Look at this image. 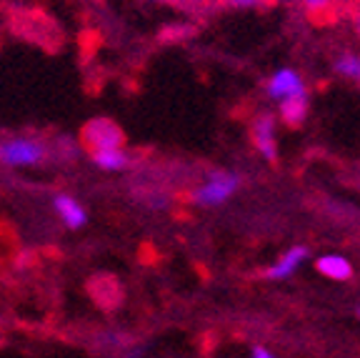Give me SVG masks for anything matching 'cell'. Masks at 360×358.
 Returning a JSON list of instances; mask_svg holds the SVG:
<instances>
[{
  "instance_id": "8992f818",
  "label": "cell",
  "mask_w": 360,
  "mask_h": 358,
  "mask_svg": "<svg viewBox=\"0 0 360 358\" xmlns=\"http://www.w3.org/2000/svg\"><path fill=\"white\" fill-rule=\"evenodd\" d=\"M53 211H56V216L60 218V223L70 230H80L88 226V211H85L83 203L75 196H70V193H58V196L53 198Z\"/></svg>"
},
{
  "instance_id": "30bf717a",
  "label": "cell",
  "mask_w": 360,
  "mask_h": 358,
  "mask_svg": "<svg viewBox=\"0 0 360 358\" xmlns=\"http://www.w3.org/2000/svg\"><path fill=\"white\" fill-rule=\"evenodd\" d=\"M308 95H300V98H290V101L278 103V118H281L285 125H300L308 118Z\"/></svg>"
},
{
  "instance_id": "7a4b0ae2",
  "label": "cell",
  "mask_w": 360,
  "mask_h": 358,
  "mask_svg": "<svg viewBox=\"0 0 360 358\" xmlns=\"http://www.w3.org/2000/svg\"><path fill=\"white\" fill-rule=\"evenodd\" d=\"M45 156H48L45 143L30 135L0 140V166L6 168H35L45 161Z\"/></svg>"
},
{
  "instance_id": "52a82bcc",
  "label": "cell",
  "mask_w": 360,
  "mask_h": 358,
  "mask_svg": "<svg viewBox=\"0 0 360 358\" xmlns=\"http://www.w3.org/2000/svg\"><path fill=\"white\" fill-rule=\"evenodd\" d=\"M305 258H308V248H305V246L288 248L285 253H281V256H278V261H273V264L265 268V276H268L270 280L290 278V276H295V271L305 264Z\"/></svg>"
},
{
  "instance_id": "ba28073f",
  "label": "cell",
  "mask_w": 360,
  "mask_h": 358,
  "mask_svg": "<svg viewBox=\"0 0 360 358\" xmlns=\"http://www.w3.org/2000/svg\"><path fill=\"white\" fill-rule=\"evenodd\" d=\"M315 268H318V273L330 280H350V276H353V264L345 256H340V253L321 256L315 261Z\"/></svg>"
},
{
  "instance_id": "2e32d148",
  "label": "cell",
  "mask_w": 360,
  "mask_h": 358,
  "mask_svg": "<svg viewBox=\"0 0 360 358\" xmlns=\"http://www.w3.org/2000/svg\"><path fill=\"white\" fill-rule=\"evenodd\" d=\"M353 20H355V30H358V35H360V8L355 11V18H353Z\"/></svg>"
},
{
  "instance_id": "8fae6325",
  "label": "cell",
  "mask_w": 360,
  "mask_h": 358,
  "mask_svg": "<svg viewBox=\"0 0 360 358\" xmlns=\"http://www.w3.org/2000/svg\"><path fill=\"white\" fill-rule=\"evenodd\" d=\"M348 0H295V6L310 18H330L335 16Z\"/></svg>"
},
{
  "instance_id": "e0dca14e",
  "label": "cell",
  "mask_w": 360,
  "mask_h": 358,
  "mask_svg": "<svg viewBox=\"0 0 360 358\" xmlns=\"http://www.w3.org/2000/svg\"><path fill=\"white\" fill-rule=\"evenodd\" d=\"M358 316H360V311H358Z\"/></svg>"
},
{
  "instance_id": "5bb4252c",
  "label": "cell",
  "mask_w": 360,
  "mask_h": 358,
  "mask_svg": "<svg viewBox=\"0 0 360 358\" xmlns=\"http://www.w3.org/2000/svg\"><path fill=\"white\" fill-rule=\"evenodd\" d=\"M250 358H278L276 353L270 351V348H265V346H255L253 351H250Z\"/></svg>"
},
{
  "instance_id": "277c9868",
  "label": "cell",
  "mask_w": 360,
  "mask_h": 358,
  "mask_svg": "<svg viewBox=\"0 0 360 358\" xmlns=\"http://www.w3.org/2000/svg\"><path fill=\"white\" fill-rule=\"evenodd\" d=\"M265 93H268L270 101L283 103V101H290V98L308 95V85H305V78L295 68H281V70H276V73L268 78Z\"/></svg>"
},
{
  "instance_id": "9c48e42d",
  "label": "cell",
  "mask_w": 360,
  "mask_h": 358,
  "mask_svg": "<svg viewBox=\"0 0 360 358\" xmlns=\"http://www.w3.org/2000/svg\"><path fill=\"white\" fill-rule=\"evenodd\" d=\"M90 161L93 166L105 173H120V171L130 168V153L123 148H108V151H96L90 153Z\"/></svg>"
},
{
  "instance_id": "4fadbf2b",
  "label": "cell",
  "mask_w": 360,
  "mask_h": 358,
  "mask_svg": "<svg viewBox=\"0 0 360 358\" xmlns=\"http://www.w3.org/2000/svg\"><path fill=\"white\" fill-rule=\"evenodd\" d=\"M202 6H220V8H263L273 0H195Z\"/></svg>"
},
{
  "instance_id": "9a60e30c",
  "label": "cell",
  "mask_w": 360,
  "mask_h": 358,
  "mask_svg": "<svg viewBox=\"0 0 360 358\" xmlns=\"http://www.w3.org/2000/svg\"><path fill=\"white\" fill-rule=\"evenodd\" d=\"M150 3H175V6H186V3H193V0H150Z\"/></svg>"
},
{
  "instance_id": "3957f363",
  "label": "cell",
  "mask_w": 360,
  "mask_h": 358,
  "mask_svg": "<svg viewBox=\"0 0 360 358\" xmlns=\"http://www.w3.org/2000/svg\"><path fill=\"white\" fill-rule=\"evenodd\" d=\"M80 143L88 148V153L108 151V148H123L125 133L110 118H93L80 130Z\"/></svg>"
},
{
  "instance_id": "5b68a950",
  "label": "cell",
  "mask_w": 360,
  "mask_h": 358,
  "mask_svg": "<svg viewBox=\"0 0 360 358\" xmlns=\"http://www.w3.org/2000/svg\"><path fill=\"white\" fill-rule=\"evenodd\" d=\"M250 138L253 146L265 161H276L278 158V123L276 116L270 113H260L255 116L253 125H250Z\"/></svg>"
},
{
  "instance_id": "7c38bea8",
  "label": "cell",
  "mask_w": 360,
  "mask_h": 358,
  "mask_svg": "<svg viewBox=\"0 0 360 358\" xmlns=\"http://www.w3.org/2000/svg\"><path fill=\"white\" fill-rule=\"evenodd\" d=\"M335 73L350 83L360 85V53L345 51L335 58Z\"/></svg>"
},
{
  "instance_id": "6da1fadb",
  "label": "cell",
  "mask_w": 360,
  "mask_h": 358,
  "mask_svg": "<svg viewBox=\"0 0 360 358\" xmlns=\"http://www.w3.org/2000/svg\"><path fill=\"white\" fill-rule=\"evenodd\" d=\"M240 188V175L233 171H210L191 190V203L198 208H220L231 201Z\"/></svg>"
}]
</instances>
